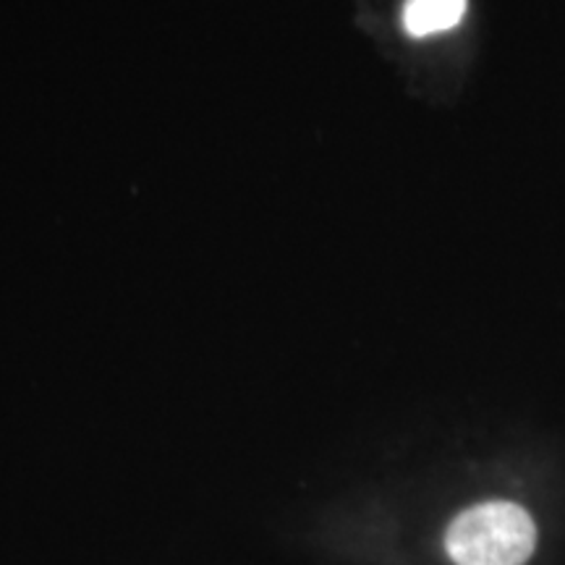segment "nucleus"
I'll return each mask as SVG.
<instances>
[{"label":"nucleus","instance_id":"f257e3e1","mask_svg":"<svg viewBox=\"0 0 565 565\" xmlns=\"http://www.w3.org/2000/svg\"><path fill=\"white\" fill-rule=\"evenodd\" d=\"M534 547L532 515L505 500L469 508L445 534V550L456 565H524Z\"/></svg>","mask_w":565,"mask_h":565},{"label":"nucleus","instance_id":"f03ea898","mask_svg":"<svg viewBox=\"0 0 565 565\" xmlns=\"http://www.w3.org/2000/svg\"><path fill=\"white\" fill-rule=\"evenodd\" d=\"M466 0H406L404 26L412 38H429L461 24Z\"/></svg>","mask_w":565,"mask_h":565}]
</instances>
